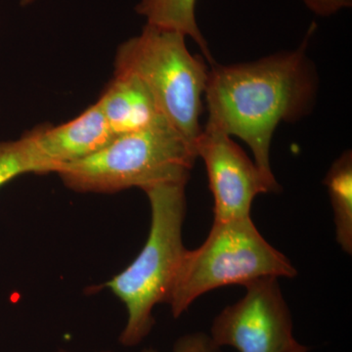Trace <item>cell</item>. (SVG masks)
<instances>
[{"mask_svg":"<svg viewBox=\"0 0 352 352\" xmlns=\"http://www.w3.org/2000/svg\"><path fill=\"white\" fill-rule=\"evenodd\" d=\"M312 32L295 50L247 63H214L208 69L206 129L242 139L270 179H276L270 147L278 124L307 117L316 101L318 78L307 54Z\"/></svg>","mask_w":352,"mask_h":352,"instance_id":"cell-1","label":"cell"},{"mask_svg":"<svg viewBox=\"0 0 352 352\" xmlns=\"http://www.w3.org/2000/svg\"><path fill=\"white\" fill-rule=\"evenodd\" d=\"M187 182L164 183L144 190L151 208V226L144 247L129 266L105 287L126 307L120 336L124 346H138L154 327L153 310L168 303L183 256Z\"/></svg>","mask_w":352,"mask_h":352,"instance_id":"cell-2","label":"cell"},{"mask_svg":"<svg viewBox=\"0 0 352 352\" xmlns=\"http://www.w3.org/2000/svg\"><path fill=\"white\" fill-rule=\"evenodd\" d=\"M198 154L195 143L166 120L117 136L92 156L58 171L68 188L82 193H116L164 183L188 182Z\"/></svg>","mask_w":352,"mask_h":352,"instance_id":"cell-3","label":"cell"},{"mask_svg":"<svg viewBox=\"0 0 352 352\" xmlns=\"http://www.w3.org/2000/svg\"><path fill=\"white\" fill-rule=\"evenodd\" d=\"M185 38L180 32L146 24L140 34L118 47L113 73L144 83L164 119L197 144L210 68L203 57L190 53Z\"/></svg>","mask_w":352,"mask_h":352,"instance_id":"cell-4","label":"cell"},{"mask_svg":"<svg viewBox=\"0 0 352 352\" xmlns=\"http://www.w3.org/2000/svg\"><path fill=\"white\" fill-rule=\"evenodd\" d=\"M296 275L295 266L264 239L251 217L214 221L205 242L185 252L166 305L178 318L212 289Z\"/></svg>","mask_w":352,"mask_h":352,"instance_id":"cell-5","label":"cell"},{"mask_svg":"<svg viewBox=\"0 0 352 352\" xmlns=\"http://www.w3.org/2000/svg\"><path fill=\"white\" fill-rule=\"evenodd\" d=\"M244 287L247 292L239 302L224 308L212 322L214 344L239 352L288 351L296 340L278 278H263Z\"/></svg>","mask_w":352,"mask_h":352,"instance_id":"cell-6","label":"cell"},{"mask_svg":"<svg viewBox=\"0 0 352 352\" xmlns=\"http://www.w3.org/2000/svg\"><path fill=\"white\" fill-rule=\"evenodd\" d=\"M214 197V221L251 217L259 194L279 191V183L264 175L254 162L223 132L204 127L197 140Z\"/></svg>","mask_w":352,"mask_h":352,"instance_id":"cell-7","label":"cell"},{"mask_svg":"<svg viewBox=\"0 0 352 352\" xmlns=\"http://www.w3.org/2000/svg\"><path fill=\"white\" fill-rule=\"evenodd\" d=\"M25 134L38 175L57 173L64 166L101 151L116 138L97 102L65 124H41Z\"/></svg>","mask_w":352,"mask_h":352,"instance_id":"cell-8","label":"cell"},{"mask_svg":"<svg viewBox=\"0 0 352 352\" xmlns=\"http://www.w3.org/2000/svg\"><path fill=\"white\" fill-rule=\"evenodd\" d=\"M97 103L116 138L166 120L144 83L127 74L113 73Z\"/></svg>","mask_w":352,"mask_h":352,"instance_id":"cell-9","label":"cell"},{"mask_svg":"<svg viewBox=\"0 0 352 352\" xmlns=\"http://www.w3.org/2000/svg\"><path fill=\"white\" fill-rule=\"evenodd\" d=\"M197 0H140L135 6L138 15L145 18L146 24L180 32L193 39L200 47L208 64L215 63L208 44L196 20Z\"/></svg>","mask_w":352,"mask_h":352,"instance_id":"cell-10","label":"cell"},{"mask_svg":"<svg viewBox=\"0 0 352 352\" xmlns=\"http://www.w3.org/2000/svg\"><path fill=\"white\" fill-rule=\"evenodd\" d=\"M333 212L336 238L342 251L352 252V154L346 150L331 166L324 179Z\"/></svg>","mask_w":352,"mask_h":352,"instance_id":"cell-11","label":"cell"},{"mask_svg":"<svg viewBox=\"0 0 352 352\" xmlns=\"http://www.w3.org/2000/svg\"><path fill=\"white\" fill-rule=\"evenodd\" d=\"M28 173L38 175V168L25 133L18 140L0 141V188Z\"/></svg>","mask_w":352,"mask_h":352,"instance_id":"cell-12","label":"cell"},{"mask_svg":"<svg viewBox=\"0 0 352 352\" xmlns=\"http://www.w3.org/2000/svg\"><path fill=\"white\" fill-rule=\"evenodd\" d=\"M142 352H157L155 349H144ZM173 352H221L210 336L196 332L183 336L173 346Z\"/></svg>","mask_w":352,"mask_h":352,"instance_id":"cell-13","label":"cell"},{"mask_svg":"<svg viewBox=\"0 0 352 352\" xmlns=\"http://www.w3.org/2000/svg\"><path fill=\"white\" fill-rule=\"evenodd\" d=\"M302 2L312 13L320 17L335 15L352 6V0H302Z\"/></svg>","mask_w":352,"mask_h":352,"instance_id":"cell-14","label":"cell"},{"mask_svg":"<svg viewBox=\"0 0 352 352\" xmlns=\"http://www.w3.org/2000/svg\"><path fill=\"white\" fill-rule=\"evenodd\" d=\"M308 347L300 344V342H296L291 349L287 352H307Z\"/></svg>","mask_w":352,"mask_h":352,"instance_id":"cell-15","label":"cell"},{"mask_svg":"<svg viewBox=\"0 0 352 352\" xmlns=\"http://www.w3.org/2000/svg\"><path fill=\"white\" fill-rule=\"evenodd\" d=\"M36 0H20V6L23 7L29 6L30 4L34 3Z\"/></svg>","mask_w":352,"mask_h":352,"instance_id":"cell-16","label":"cell"},{"mask_svg":"<svg viewBox=\"0 0 352 352\" xmlns=\"http://www.w3.org/2000/svg\"><path fill=\"white\" fill-rule=\"evenodd\" d=\"M57 352H69V351H57ZM99 352H111V351H99Z\"/></svg>","mask_w":352,"mask_h":352,"instance_id":"cell-17","label":"cell"}]
</instances>
